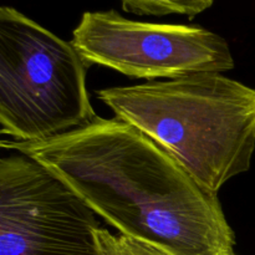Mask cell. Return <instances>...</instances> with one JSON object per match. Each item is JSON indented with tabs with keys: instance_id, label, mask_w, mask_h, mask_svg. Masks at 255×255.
<instances>
[{
	"instance_id": "6",
	"label": "cell",
	"mask_w": 255,
	"mask_h": 255,
	"mask_svg": "<svg viewBox=\"0 0 255 255\" xmlns=\"http://www.w3.org/2000/svg\"><path fill=\"white\" fill-rule=\"evenodd\" d=\"M126 11L138 15L163 16L179 14L194 17L213 5L214 0H121Z\"/></svg>"
},
{
	"instance_id": "5",
	"label": "cell",
	"mask_w": 255,
	"mask_h": 255,
	"mask_svg": "<svg viewBox=\"0 0 255 255\" xmlns=\"http://www.w3.org/2000/svg\"><path fill=\"white\" fill-rule=\"evenodd\" d=\"M96 213L26 154L0 158V255H100Z\"/></svg>"
},
{
	"instance_id": "3",
	"label": "cell",
	"mask_w": 255,
	"mask_h": 255,
	"mask_svg": "<svg viewBox=\"0 0 255 255\" xmlns=\"http://www.w3.org/2000/svg\"><path fill=\"white\" fill-rule=\"evenodd\" d=\"M86 64L65 41L11 6L0 7V125L19 142H42L97 117Z\"/></svg>"
},
{
	"instance_id": "4",
	"label": "cell",
	"mask_w": 255,
	"mask_h": 255,
	"mask_svg": "<svg viewBox=\"0 0 255 255\" xmlns=\"http://www.w3.org/2000/svg\"><path fill=\"white\" fill-rule=\"evenodd\" d=\"M71 42L89 66L101 65L134 79H177L234 67L229 44L201 26L126 19L115 10L86 11Z\"/></svg>"
},
{
	"instance_id": "1",
	"label": "cell",
	"mask_w": 255,
	"mask_h": 255,
	"mask_svg": "<svg viewBox=\"0 0 255 255\" xmlns=\"http://www.w3.org/2000/svg\"><path fill=\"white\" fill-rule=\"evenodd\" d=\"M74 189L120 234L166 255H228L236 236L218 194L172 154L122 120L97 117L42 142L4 138Z\"/></svg>"
},
{
	"instance_id": "7",
	"label": "cell",
	"mask_w": 255,
	"mask_h": 255,
	"mask_svg": "<svg viewBox=\"0 0 255 255\" xmlns=\"http://www.w3.org/2000/svg\"><path fill=\"white\" fill-rule=\"evenodd\" d=\"M96 241L100 255H166L122 234L115 236L107 229H96Z\"/></svg>"
},
{
	"instance_id": "2",
	"label": "cell",
	"mask_w": 255,
	"mask_h": 255,
	"mask_svg": "<svg viewBox=\"0 0 255 255\" xmlns=\"http://www.w3.org/2000/svg\"><path fill=\"white\" fill-rule=\"evenodd\" d=\"M115 117L174 157L209 193L249 171L255 151V89L204 72L96 91Z\"/></svg>"
},
{
	"instance_id": "8",
	"label": "cell",
	"mask_w": 255,
	"mask_h": 255,
	"mask_svg": "<svg viewBox=\"0 0 255 255\" xmlns=\"http://www.w3.org/2000/svg\"><path fill=\"white\" fill-rule=\"evenodd\" d=\"M228 255H236L234 253H232V254H228Z\"/></svg>"
}]
</instances>
